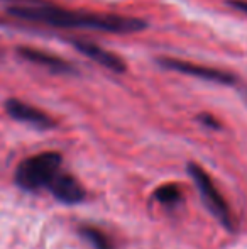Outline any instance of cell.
<instances>
[{
    "instance_id": "ba28073f",
    "label": "cell",
    "mask_w": 247,
    "mask_h": 249,
    "mask_svg": "<svg viewBox=\"0 0 247 249\" xmlns=\"http://www.w3.org/2000/svg\"><path fill=\"white\" fill-rule=\"evenodd\" d=\"M19 54L27 61L43 66L53 73H75V68L68 61L61 59L60 56L49 54V53L33 50V48H19Z\"/></svg>"
},
{
    "instance_id": "8fae6325",
    "label": "cell",
    "mask_w": 247,
    "mask_h": 249,
    "mask_svg": "<svg viewBox=\"0 0 247 249\" xmlns=\"http://www.w3.org/2000/svg\"><path fill=\"white\" fill-rule=\"evenodd\" d=\"M229 5H232L234 9L247 14V2H244V0H229Z\"/></svg>"
},
{
    "instance_id": "4fadbf2b",
    "label": "cell",
    "mask_w": 247,
    "mask_h": 249,
    "mask_svg": "<svg viewBox=\"0 0 247 249\" xmlns=\"http://www.w3.org/2000/svg\"><path fill=\"white\" fill-rule=\"evenodd\" d=\"M200 121H201V122H205V124H210L212 127H218L217 122H214V121H212V117H207V115H201Z\"/></svg>"
},
{
    "instance_id": "30bf717a",
    "label": "cell",
    "mask_w": 247,
    "mask_h": 249,
    "mask_svg": "<svg viewBox=\"0 0 247 249\" xmlns=\"http://www.w3.org/2000/svg\"><path fill=\"white\" fill-rule=\"evenodd\" d=\"M156 198L161 203H165V205H175V203H178L181 200V192H180V188L176 185L168 183L156 190Z\"/></svg>"
},
{
    "instance_id": "9c48e42d",
    "label": "cell",
    "mask_w": 247,
    "mask_h": 249,
    "mask_svg": "<svg viewBox=\"0 0 247 249\" xmlns=\"http://www.w3.org/2000/svg\"><path fill=\"white\" fill-rule=\"evenodd\" d=\"M80 234H82V237L86 243H90V246L93 249H115L112 239H110L107 234H103L102 231L97 229V227L83 226L82 229H80Z\"/></svg>"
},
{
    "instance_id": "6da1fadb",
    "label": "cell",
    "mask_w": 247,
    "mask_h": 249,
    "mask_svg": "<svg viewBox=\"0 0 247 249\" xmlns=\"http://www.w3.org/2000/svg\"><path fill=\"white\" fill-rule=\"evenodd\" d=\"M12 17L31 22H43L63 29H85L100 31V33L131 34L141 33L148 27V22L137 17L117 16V14H92L83 10H68L49 3L37 5H12L9 9Z\"/></svg>"
},
{
    "instance_id": "277c9868",
    "label": "cell",
    "mask_w": 247,
    "mask_h": 249,
    "mask_svg": "<svg viewBox=\"0 0 247 249\" xmlns=\"http://www.w3.org/2000/svg\"><path fill=\"white\" fill-rule=\"evenodd\" d=\"M158 63L163 66V68L173 70V71L185 73V75L197 76V78H201V80H208V82L222 83V85H232V83L235 82V78L231 75V73H225V71L217 70V68H208V66L195 65V63L181 61V59L159 58Z\"/></svg>"
},
{
    "instance_id": "8992f818",
    "label": "cell",
    "mask_w": 247,
    "mask_h": 249,
    "mask_svg": "<svg viewBox=\"0 0 247 249\" xmlns=\"http://www.w3.org/2000/svg\"><path fill=\"white\" fill-rule=\"evenodd\" d=\"M5 110L12 119H16V121H19V122L31 124L37 129L54 127V121L49 115H46L43 110L33 107V105L26 104V102H20L17 99H9L5 102Z\"/></svg>"
},
{
    "instance_id": "7a4b0ae2",
    "label": "cell",
    "mask_w": 247,
    "mask_h": 249,
    "mask_svg": "<svg viewBox=\"0 0 247 249\" xmlns=\"http://www.w3.org/2000/svg\"><path fill=\"white\" fill-rule=\"evenodd\" d=\"M61 154L51 151L27 158L17 168L16 183L27 192H36L41 188L49 190L53 181L61 173Z\"/></svg>"
},
{
    "instance_id": "7c38bea8",
    "label": "cell",
    "mask_w": 247,
    "mask_h": 249,
    "mask_svg": "<svg viewBox=\"0 0 247 249\" xmlns=\"http://www.w3.org/2000/svg\"><path fill=\"white\" fill-rule=\"evenodd\" d=\"M0 2H19L20 5H37V3H44V0H0Z\"/></svg>"
},
{
    "instance_id": "3957f363",
    "label": "cell",
    "mask_w": 247,
    "mask_h": 249,
    "mask_svg": "<svg viewBox=\"0 0 247 249\" xmlns=\"http://www.w3.org/2000/svg\"><path fill=\"white\" fill-rule=\"evenodd\" d=\"M188 173H190V177L193 178L195 185H197L198 192H200V197H201V200H203L205 205H207V209L210 210L215 217H217L218 222H220L225 229H229V231L234 229L229 205L225 203L224 197L218 194L217 188H215L212 178L208 177V175L205 173L198 164H193V163L188 166Z\"/></svg>"
},
{
    "instance_id": "52a82bcc",
    "label": "cell",
    "mask_w": 247,
    "mask_h": 249,
    "mask_svg": "<svg viewBox=\"0 0 247 249\" xmlns=\"http://www.w3.org/2000/svg\"><path fill=\"white\" fill-rule=\"evenodd\" d=\"M49 192L54 198L60 200L61 203H66V205H75V203L83 202V198H85V188L82 187V183L75 177L63 173V171L53 181Z\"/></svg>"
},
{
    "instance_id": "5b68a950",
    "label": "cell",
    "mask_w": 247,
    "mask_h": 249,
    "mask_svg": "<svg viewBox=\"0 0 247 249\" xmlns=\"http://www.w3.org/2000/svg\"><path fill=\"white\" fill-rule=\"evenodd\" d=\"M73 46L76 48L82 54H85L88 59L92 61L99 63L100 66L103 68L110 70V71H115V73H124L127 70L125 66V61L120 56H117L115 53L109 51V50H103L102 46L99 44L92 43V41H85V39H75L71 41Z\"/></svg>"
}]
</instances>
